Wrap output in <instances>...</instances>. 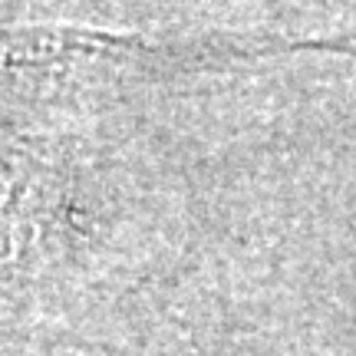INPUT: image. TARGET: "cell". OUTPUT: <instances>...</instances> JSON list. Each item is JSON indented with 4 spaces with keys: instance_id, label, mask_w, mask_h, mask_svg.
<instances>
[{
    "instance_id": "obj_1",
    "label": "cell",
    "mask_w": 356,
    "mask_h": 356,
    "mask_svg": "<svg viewBox=\"0 0 356 356\" xmlns=\"http://www.w3.org/2000/svg\"><path fill=\"white\" fill-rule=\"evenodd\" d=\"M33 159L13 145H0V261L24 254L50 218V181Z\"/></svg>"
}]
</instances>
